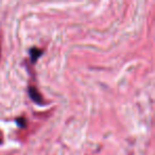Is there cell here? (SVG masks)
<instances>
[{"instance_id": "1", "label": "cell", "mask_w": 155, "mask_h": 155, "mask_svg": "<svg viewBox=\"0 0 155 155\" xmlns=\"http://www.w3.org/2000/svg\"><path fill=\"white\" fill-rule=\"evenodd\" d=\"M29 95H30L31 99H32L34 102H36V103H41V101H43L39 93L36 91V88H34V87H30V88H29Z\"/></svg>"}, {"instance_id": "3", "label": "cell", "mask_w": 155, "mask_h": 155, "mask_svg": "<svg viewBox=\"0 0 155 155\" xmlns=\"http://www.w3.org/2000/svg\"><path fill=\"white\" fill-rule=\"evenodd\" d=\"M17 123H18V125H20L21 127H24L25 125H26V122H25V120L22 118H18Z\"/></svg>"}, {"instance_id": "2", "label": "cell", "mask_w": 155, "mask_h": 155, "mask_svg": "<svg viewBox=\"0 0 155 155\" xmlns=\"http://www.w3.org/2000/svg\"><path fill=\"white\" fill-rule=\"evenodd\" d=\"M41 53H43V52H41L39 49H36V48H32V49L30 50V55H31V60H32V62L34 63L35 61H36L37 58H38L39 56L41 55Z\"/></svg>"}]
</instances>
